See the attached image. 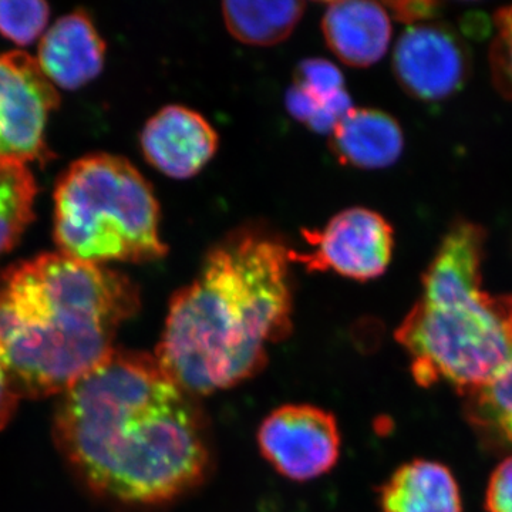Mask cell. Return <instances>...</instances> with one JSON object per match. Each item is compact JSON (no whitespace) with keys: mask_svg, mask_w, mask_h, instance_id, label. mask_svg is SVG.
I'll list each match as a JSON object with an SVG mask.
<instances>
[{"mask_svg":"<svg viewBox=\"0 0 512 512\" xmlns=\"http://www.w3.org/2000/svg\"><path fill=\"white\" fill-rule=\"evenodd\" d=\"M53 436L74 476L128 507L177 500L211 464L204 414L156 356L114 350L62 394Z\"/></svg>","mask_w":512,"mask_h":512,"instance_id":"1","label":"cell"},{"mask_svg":"<svg viewBox=\"0 0 512 512\" xmlns=\"http://www.w3.org/2000/svg\"><path fill=\"white\" fill-rule=\"evenodd\" d=\"M292 249L242 228L205 256L200 274L171 298L156 356L194 396L258 375L268 346L292 330Z\"/></svg>","mask_w":512,"mask_h":512,"instance_id":"2","label":"cell"},{"mask_svg":"<svg viewBox=\"0 0 512 512\" xmlns=\"http://www.w3.org/2000/svg\"><path fill=\"white\" fill-rule=\"evenodd\" d=\"M140 306L127 275L62 252L9 266L0 275V349L19 396H62L116 350Z\"/></svg>","mask_w":512,"mask_h":512,"instance_id":"3","label":"cell"},{"mask_svg":"<svg viewBox=\"0 0 512 512\" xmlns=\"http://www.w3.org/2000/svg\"><path fill=\"white\" fill-rule=\"evenodd\" d=\"M485 232L460 221L424 272L419 301L396 329L421 387L450 384L466 394L512 360V296L483 289Z\"/></svg>","mask_w":512,"mask_h":512,"instance_id":"4","label":"cell"},{"mask_svg":"<svg viewBox=\"0 0 512 512\" xmlns=\"http://www.w3.org/2000/svg\"><path fill=\"white\" fill-rule=\"evenodd\" d=\"M55 239L62 254L92 264L167 255L153 187L130 161L111 154L80 158L60 177Z\"/></svg>","mask_w":512,"mask_h":512,"instance_id":"5","label":"cell"},{"mask_svg":"<svg viewBox=\"0 0 512 512\" xmlns=\"http://www.w3.org/2000/svg\"><path fill=\"white\" fill-rule=\"evenodd\" d=\"M59 101L37 60L0 53V164L47 160L46 124Z\"/></svg>","mask_w":512,"mask_h":512,"instance_id":"6","label":"cell"},{"mask_svg":"<svg viewBox=\"0 0 512 512\" xmlns=\"http://www.w3.org/2000/svg\"><path fill=\"white\" fill-rule=\"evenodd\" d=\"M303 238L312 251L292 249V262L311 272L332 271L365 282L383 275L392 261V225L367 208L339 212L320 231H303Z\"/></svg>","mask_w":512,"mask_h":512,"instance_id":"7","label":"cell"},{"mask_svg":"<svg viewBox=\"0 0 512 512\" xmlns=\"http://www.w3.org/2000/svg\"><path fill=\"white\" fill-rule=\"evenodd\" d=\"M259 450L281 476L311 481L329 473L340 456V431L332 413L312 404H286L259 426Z\"/></svg>","mask_w":512,"mask_h":512,"instance_id":"8","label":"cell"},{"mask_svg":"<svg viewBox=\"0 0 512 512\" xmlns=\"http://www.w3.org/2000/svg\"><path fill=\"white\" fill-rule=\"evenodd\" d=\"M393 69L407 93L423 101H439L466 83L470 70L467 46L439 23L410 26L397 42Z\"/></svg>","mask_w":512,"mask_h":512,"instance_id":"9","label":"cell"},{"mask_svg":"<svg viewBox=\"0 0 512 512\" xmlns=\"http://www.w3.org/2000/svg\"><path fill=\"white\" fill-rule=\"evenodd\" d=\"M140 143L148 164L174 180H188L217 153L218 134L198 111L171 104L147 121Z\"/></svg>","mask_w":512,"mask_h":512,"instance_id":"10","label":"cell"},{"mask_svg":"<svg viewBox=\"0 0 512 512\" xmlns=\"http://www.w3.org/2000/svg\"><path fill=\"white\" fill-rule=\"evenodd\" d=\"M106 43L83 10L64 16L43 36L39 47L40 69L50 82L76 90L101 73Z\"/></svg>","mask_w":512,"mask_h":512,"instance_id":"11","label":"cell"},{"mask_svg":"<svg viewBox=\"0 0 512 512\" xmlns=\"http://www.w3.org/2000/svg\"><path fill=\"white\" fill-rule=\"evenodd\" d=\"M322 30L333 55L359 69L382 60L392 39V22L386 6L360 0L328 3Z\"/></svg>","mask_w":512,"mask_h":512,"instance_id":"12","label":"cell"},{"mask_svg":"<svg viewBox=\"0 0 512 512\" xmlns=\"http://www.w3.org/2000/svg\"><path fill=\"white\" fill-rule=\"evenodd\" d=\"M285 106L293 119L319 134H332L353 109L343 73L336 64L320 57L298 64Z\"/></svg>","mask_w":512,"mask_h":512,"instance_id":"13","label":"cell"},{"mask_svg":"<svg viewBox=\"0 0 512 512\" xmlns=\"http://www.w3.org/2000/svg\"><path fill=\"white\" fill-rule=\"evenodd\" d=\"M330 148L342 164L382 170L402 156V127L383 111L352 109L330 134Z\"/></svg>","mask_w":512,"mask_h":512,"instance_id":"14","label":"cell"},{"mask_svg":"<svg viewBox=\"0 0 512 512\" xmlns=\"http://www.w3.org/2000/svg\"><path fill=\"white\" fill-rule=\"evenodd\" d=\"M382 512H461L460 488L443 464L414 460L397 468L379 495Z\"/></svg>","mask_w":512,"mask_h":512,"instance_id":"15","label":"cell"},{"mask_svg":"<svg viewBox=\"0 0 512 512\" xmlns=\"http://www.w3.org/2000/svg\"><path fill=\"white\" fill-rule=\"evenodd\" d=\"M305 13L303 2H255L238 0L222 3L228 32L249 46H274L291 35Z\"/></svg>","mask_w":512,"mask_h":512,"instance_id":"16","label":"cell"},{"mask_svg":"<svg viewBox=\"0 0 512 512\" xmlns=\"http://www.w3.org/2000/svg\"><path fill=\"white\" fill-rule=\"evenodd\" d=\"M463 396L468 423L480 439L512 454V360L490 383Z\"/></svg>","mask_w":512,"mask_h":512,"instance_id":"17","label":"cell"},{"mask_svg":"<svg viewBox=\"0 0 512 512\" xmlns=\"http://www.w3.org/2000/svg\"><path fill=\"white\" fill-rule=\"evenodd\" d=\"M36 194L28 165L0 164V256L18 244L35 218Z\"/></svg>","mask_w":512,"mask_h":512,"instance_id":"18","label":"cell"},{"mask_svg":"<svg viewBox=\"0 0 512 512\" xmlns=\"http://www.w3.org/2000/svg\"><path fill=\"white\" fill-rule=\"evenodd\" d=\"M49 6L39 0H0V33L16 45H30L49 20Z\"/></svg>","mask_w":512,"mask_h":512,"instance_id":"19","label":"cell"},{"mask_svg":"<svg viewBox=\"0 0 512 512\" xmlns=\"http://www.w3.org/2000/svg\"><path fill=\"white\" fill-rule=\"evenodd\" d=\"M495 33L490 50L491 74L498 92L512 100V6L494 16Z\"/></svg>","mask_w":512,"mask_h":512,"instance_id":"20","label":"cell"},{"mask_svg":"<svg viewBox=\"0 0 512 512\" xmlns=\"http://www.w3.org/2000/svg\"><path fill=\"white\" fill-rule=\"evenodd\" d=\"M485 508L488 512H512V454L491 474Z\"/></svg>","mask_w":512,"mask_h":512,"instance_id":"21","label":"cell"},{"mask_svg":"<svg viewBox=\"0 0 512 512\" xmlns=\"http://www.w3.org/2000/svg\"><path fill=\"white\" fill-rule=\"evenodd\" d=\"M19 399L22 397L16 390L15 383L10 376L8 363L0 349V430L12 419L18 409Z\"/></svg>","mask_w":512,"mask_h":512,"instance_id":"22","label":"cell"},{"mask_svg":"<svg viewBox=\"0 0 512 512\" xmlns=\"http://www.w3.org/2000/svg\"><path fill=\"white\" fill-rule=\"evenodd\" d=\"M384 6H386L387 9H390V13H392L394 18L397 20H402V22L417 25V23H423L424 20L433 18L436 3L393 2L384 3Z\"/></svg>","mask_w":512,"mask_h":512,"instance_id":"23","label":"cell"}]
</instances>
